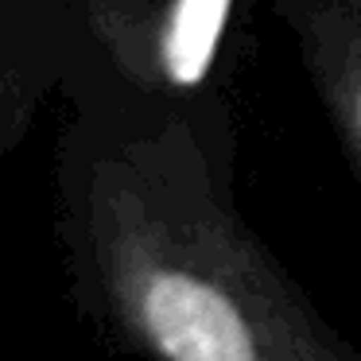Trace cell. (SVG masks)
Here are the masks:
<instances>
[{"label":"cell","mask_w":361,"mask_h":361,"mask_svg":"<svg viewBox=\"0 0 361 361\" xmlns=\"http://www.w3.org/2000/svg\"><path fill=\"white\" fill-rule=\"evenodd\" d=\"M39 105V86L35 78L24 71L20 59H12L0 47V164L8 159V152L27 136Z\"/></svg>","instance_id":"3"},{"label":"cell","mask_w":361,"mask_h":361,"mask_svg":"<svg viewBox=\"0 0 361 361\" xmlns=\"http://www.w3.org/2000/svg\"><path fill=\"white\" fill-rule=\"evenodd\" d=\"M345 128H350V144L361 159V78L350 86V102H345Z\"/></svg>","instance_id":"4"},{"label":"cell","mask_w":361,"mask_h":361,"mask_svg":"<svg viewBox=\"0 0 361 361\" xmlns=\"http://www.w3.org/2000/svg\"><path fill=\"white\" fill-rule=\"evenodd\" d=\"M63 252L82 311L133 361H361L237 214L187 121L71 159Z\"/></svg>","instance_id":"1"},{"label":"cell","mask_w":361,"mask_h":361,"mask_svg":"<svg viewBox=\"0 0 361 361\" xmlns=\"http://www.w3.org/2000/svg\"><path fill=\"white\" fill-rule=\"evenodd\" d=\"M229 16V0H171L156 47L152 74L171 90H195L206 82Z\"/></svg>","instance_id":"2"}]
</instances>
